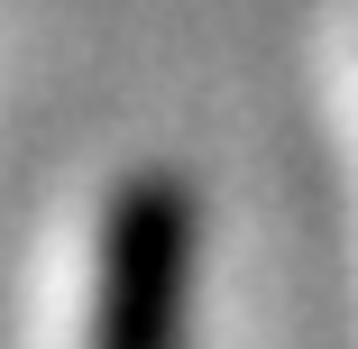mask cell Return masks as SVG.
<instances>
[{
	"label": "cell",
	"mask_w": 358,
	"mask_h": 349,
	"mask_svg": "<svg viewBox=\"0 0 358 349\" xmlns=\"http://www.w3.org/2000/svg\"><path fill=\"white\" fill-rule=\"evenodd\" d=\"M184 266H193L184 193L175 184H129L110 202V239H101V331H92V349H175Z\"/></svg>",
	"instance_id": "1"
}]
</instances>
